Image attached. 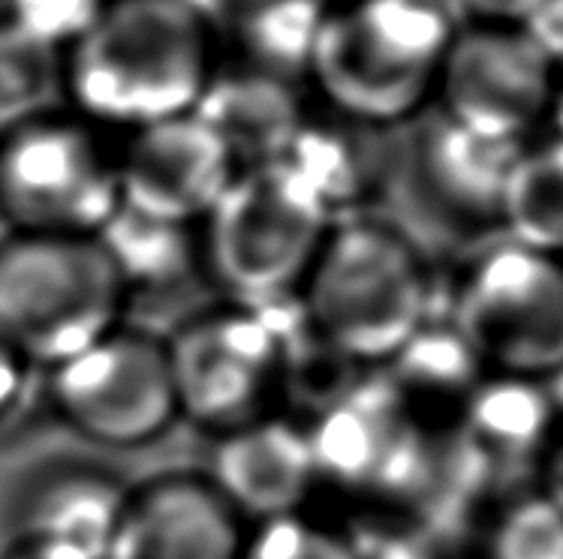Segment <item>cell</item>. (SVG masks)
<instances>
[{"label": "cell", "mask_w": 563, "mask_h": 559, "mask_svg": "<svg viewBox=\"0 0 563 559\" xmlns=\"http://www.w3.org/2000/svg\"><path fill=\"white\" fill-rule=\"evenodd\" d=\"M561 427L545 379L485 373L461 406L452 434L500 481L518 467H540Z\"/></svg>", "instance_id": "cell-16"}, {"label": "cell", "mask_w": 563, "mask_h": 559, "mask_svg": "<svg viewBox=\"0 0 563 559\" xmlns=\"http://www.w3.org/2000/svg\"><path fill=\"white\" fill-rule=\"evenodd\" d=\"M247 529L202 469H169L130 484L106 559H242Z\"/></svg>", "instance_id": "cell-12"}, {"label": "cell", "mask_w": 563, "mask_h": 559, "mask_svg": "<svg viewBox=\"0 0 563 559\" xmlns=\"http://www.w3.org/2000/svg\"><path fill=\"white\" fill-rule=\"evenodd\" d=\"M202 472L251 526L308 512L320 491L308 422L289 412L214 436Z\"/></svg>", "instance_id": "cell-14"}, {"label": "cell", "mask_w": 563, "mask_h": 559, "mask_svg": "<svg viewBox=\"0 0 563 559\" xmlns=\"http://www.w3.org/2000/svg\"><path fill=\"white\" fill-rule=\"evenodd\" d=\"M332 226V214L284 163L247 166L199 223L202 277L232 304L289 301Z\"/></svg>", "instance_id": "cell-6"}, {"label": "cell", "mask_w": 563, "mask_h": 559, "mask_svg": "<svg viewBox=\"0 0 563 559\" xmlns=\"http://www.w3.org/2000/svg\"><path fill=\"white\" fill-rule=\"evenodd\" d=\"M545 133H549V136L563 138V64H558V79H554L552 109H549Z\"/></svg>", "instance_id": "cell-32"}, {"label": "cell", "mask_w": 563, "mask_h": 559, "mask_svg": "<svg viewBox=\"0 0 563 559\" xmlns=\"http://www.w3.org/2000/svg\"><path fill=\"white\" fill-rule=\"evenodd\" d=\"M311 105L299 81L280 79L244 60H220L196 112L235 154L242 169L275 163L299 133Z\"/></svg>", "instance_id": "cell-17"}, {"label": "cell", "mask_w": 563, "mask_h": 559, "mask_svg": "<svg viewBox=\"0 0 563 559\" xmlns=\"http://www.w3.org/2000/svg\"><path fill=\"white\" fill-rule=\"evenodd\" d=\"M379 373L419 422L434 427V418L455 424L488 370L455 322L438 310Z\"/></svg>", "instance_id": "cell-19"}, {"label": "cell", "mask_w": 563, "mask_h": 559, "mask_svg": "<svg viewBox=\"0 0 563 559\" xmlns=\"http://www.w3.org/2000/svg\"><path fill=\"white\" fill-rule=\"evenodd\" d=\"M118 208L115 148L100 126L60 109L0 136L7 232L97 238Z\"/></svg>", "instance_id": "cell-7"}, {"label": "cell", "mask_w": 563, "mask_h": 559, "mask_svg": "<svg viewBox=\"0 0 563 559\" xmlns=\"http://www.w3.org/2000/svg\"><path fill=\"white\" fill-rule=\"evenodd\" d=\"M100 247L115 265L130 301L136 295H173L202 277L199 226L145 217L130 208L100 228Z\"/></svg>", "instance_id": "cell-20"}, {"label": "cell", "mask_w": 563, "mask_h": 559, "mask_svg": "<svg viewBox=\"0 0 563 559\" xmlns=\"http://www.w3.org/2000/svg\"><path fill=\"white\" fill-rule=\"evenodd\" d=\"M362 541V559H440V550L428 529L419 526H395L379 533L374 541Z\"/></svg>", "instance_id": "cell-27"}, {"label": "cell", "mask_w": 563, "mask_h": 559, "mask_svg": "<svg viewBox=\"0 0 563 559\" xmlns=\"http://www.w3.org/2000/svg\"><path fill=\"white\" fill-rule=\"evenodd\" d=\"M185 3H190L199 15H206L208 22L218 27V22H227L232 12L242 10L251 0H185Z\"/></svg>", "instance_id": "cell-31"}, {"label": "cell", "mask_w": 563, "mask_h": 559, "mask_svg": "<svg viewBox=\"0 0 563 559\" xmlns=\"http://www.w3.org/2000/svg\"><path fill=\"white\" fill-rule=\"evenodd\" d=\"M383 133L332 112H308L289 148L277 157L334 220L365 214L386 178Z\"/></svg>", "instance_id": "cell-18"}, {"label": "cell", "mask_w": 563, "mask_h": 559, "mask_svg": "<svg viewBox=\"0 0 563 559\" xmlns=\"http://www.w3.org/2000/svg\"><path fill=\"white\" fill-rule=\"evenodd\" d=\"M106 3L109 0H7V22L67 55L103 15Z\"/></svg>", "instance_id": "cell-26"}, {"label": "cell", "mask_w": 563, "mask_h": 559, "mask_svg": "<svg viewBox=\"0 0 563 559\" xmlns=\"http://www.w3.org/2000/svg\"><path fill=\"white\" fill-rule=\"evenodd\" d=\"M242 559H362V541L311 512L284 514L247 529Z\"/></svg>", "instance_id": "cell-25"}, {"label": "cell", "mask_w": 563, "mask_h": 559, "mask_svg": "<svg viewBox=\"0 0 563 559\" xmlns=\"http://www.w3.org/2000/svg\"><path fill=\"white\" fill-rule=\"evenodd\" d=\"M530 142L467 130L440 112L416 136V181L431 205L461 223H497L506 190Z\"/></svg>", "instance_id": "cell-15"}, {"label": "cell", "mask_w": 563, "mask_h": 559, "mask_svg": "<svg viewBox=\"0 0 563 559\" xmlns=\"http://www.w3.org/2000/svg\"><path fill=\"white\" fill-rule=\"evenodd\" d=\"M497 223L506 238L563 259V138L545 133L525 148Z\"/></svg>", "instance_id": "cell-22"}, {"label": "cell", "mask_w": 563, "mask_h": 559, "mask_svg": "<svg viewBox=\"0 0 563 559\" xmlns=\"http://www.w3.org/2000/svg\"><path fill=\"white\" fill-rule=\"evenodd\" d=\"M443 313L488 373L552 377L563 361V259L504 235L467 262Z\"/></svg>", "instance_id": "cell-8"}, {"label": "cell", "mask_w": 563, "mask_h": 559, "mask_svg": "<svg viewBox=\"0 0 563 559\" xmlns=\"http://www.w3.org/2000/svg\"><path fill=\"white\" fill-rule=\"evenodd\" d=\"M130 295L97 238L0 235V337L46 373L126 322Z\"/></svg>", "instance_id": "cell-4"}, {"label": "cell", "mask_w": 563, "mask_h": 559, "mask_svg": "<svg viewBox=\"0 0 563 559\" xmlns=\"http://www.w3.org/2000/svg\"><path fill=\"white\" fill-rule=\"evenodd\" d=\"M31 367L10 343L0 337V424H7L22 406L27 385H31Z\"/></svg>", "instance_id": "cell-29"}, {"label": "cell", "mask_w": 563, "mask_h": 559, "mask_svg": "<svg viewBox=\"0 0 563 559\" xmlns=\"http://www.w3.org/2000/svg\"><path fill=\"white\" fill-rule=\"evenodd\" d=\"M476 559H563V508L540 484L506 491L479 517Z\"/></svg>", "instance_id": "cell-24"}, {"label": "cell", "mask_w": 563, "mask_h": 559, "mask_svg": "<svg viewBox=\"0 0 563 559\" xmlns=\"http://www.w3.org/2000/svg\"><path fill=\"white\" fill-rule=\"evenodd\" d=\"M540 488L563 508V427L540 463Z\"/></svg>", "instance_id": "cell-30"}, {"label": "cell", "mask_w": 563, "mask_h": 559, "mask_svg": "<svg viewBox=\"0 0 563 559\" xmlns=\"http://www.w3.org/2000/svg\"><path fill=\"white\" fill-rule=\"evenodd\" d=\"M0 559H64L58 554H52L46 548H36V545H27L22 538H10V545L3 548Z\"/></svg>", "instance_id": "cell-33"}, {"label": "cell", "mask_w": 563, "mask_h": 559, "mask_svg": "<svg viewBox=\"0 0 563 559\" xmlns=\"http://www.w3.org/2000/svg\"><path fill=\"white\" fill-rule=\"evenodd\" d=\"M545 385H549V391H552L554 406H558V412H561V418H563V361L558 365V370H554L552 377H545Z\"/></svg>", "instance_id": "cell-34"}, {"label": "cell", "mask_w": 563, "mask_h": 559, "mask_svg": "<svg viewBox=\"0 0 563 559\" xmlns=\"http://www.w3.org/2000/svg\"><path fill=\"white\" fill-rule=\"evenodd\" d=\"M558 64L525 24L459 22L434 112L485 136L533 142L545 133Z\"/></svg>", "instance_id": "cell-10"}, {"label": "cell", "mask_w": 563, "mask_h": 559, "mask_svg": "<svg viewBox=\"0 0 563 559\" xmlns=\"http://www.w3.org/2000/svg\"><path fill=\"white\" fill-rule=\"evenodd\" d=\"M64 105V55L0 22V136Z\"/></svg>", "instance_id": "cell-23"}, {"label": "cell", "mask_w": 563, "mask_h": 559, "mask_svg": "<svg viewBox=\"0 0 563 559\" xmlns=\"http://www.w3.org/2000/svg\"><path fill=\"white\" fill-rule=\"evenodd\" d=\"M549 0H449L461 22L528 24Z\"/></svg>", "instance_id": "cell-28"}, {"label": "cell", "mask_w": 563, "mask_h": 559, "mask_svg": "<svg viewBox=\"0 0 563 559\" xmlns=\"http://www.w3.org/2000/svg\"><path fill=\"white\" fill-rule=\"evenodd\" d=\"M130 481L79 457L31 469L12 496V538L64 559H106L124 514Z\"/></svg>", "instance_id": "cell-13"}, {"label": "cell", "mask_w": 563, "mask_h": 559, "mask_svg": "<svg viewBox=\"0 0 563 559\" xmlns=\"http://www.w3.org/2000/svg\"><path fill=\"white\" fill-rule=\"evenodd\" d=\"M43 377L52 415L91 446L139 451L178 424L166 334L142 325H118Z\"/></svg>", "instance_id": "cell-9"}, {"label": "cell", "mask_w": 563, "mask_h": 559, "mask_svg": "<svg viewBox=\"0 0 563 559\" xmlns=\"http://www.w3.org/2000/svg\"><path fill=\"white\" fill-rule=\"evenodd\" d=\"M218 27L185 0H109L64 55L67 109L103 133L194 114L220 67Z\"/></svg>", "instance_id": "cell-1"}, {"label": "cell", "mask_w": 563, "mask_h": 559, "mask_svg": "<svg viewBox=\"0 0 563 559\" xmlns=\"http://www.w3.org/2000/svg\"><path fill=\"white\" fill-rule=\"evenodd\" d=\"M334 0H251L227 19L235 60L289 81H305L313 46Z\"/></svg>", "instance_id": "cell-21"}, {"label": "cell", "mask_w": 563, "mask_h": 559, "mask_svg": "<svg viewBox=\"0 0 563 559\" xmlns=\"http://www.w3.org/2000/svg\"><path fill=\"white\" fill-rule=\"evenodd\" d=\"M449 0H334L305 81L325 112L389 133L434 109L459 31Z\"/></svg>", "instance_id": "cell-2"}, {"label": "cell", "mask_w": 563, "mask_h": 559, "mask_svg": "<svg viewBox=\"0 0 563 559\" xmlns=\"http://www.w3.org/2000/svg\"><path fill=\"white\" fill-rule=\"evenodd\" d=\"M115 166L121 208L185 226H199L242 171L199 114L124 133Z\"/></svg>", "instance_id": "cell-11"}, {"label": "cell", "mask_w": 563, "mask_h": 559, "mask_svg": "<svg viewBox=\"0 0 563 559\" xmlns=\"http://www.w3.org/2000/svg\"><path fill=\"white\" fill-rule=\"evenodd\" d=\"M296 298L275 304L220 301L166 334L178 422L214 439L287 412V349L301 325Z\"/></svg>", "instance_id": "cell-5"}, {"label": "cell", "mask_w": 563, "mask_h": 559, "mask_svg": "<svg viewBox=\"0 0 563 559\" xmlns=\"http://www.w3.org/2000/svg\"><path fill=\"white\" fill-rule=\"evenodd\" d=\"M308 328L358 370H379L438 313L426 256L389 220H334L301 283Z\"/></svg>", "instance_id": "cell-3"}]
</instances>
